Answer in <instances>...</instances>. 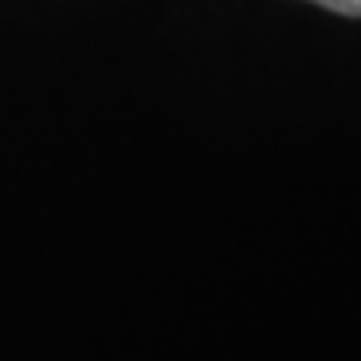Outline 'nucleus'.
I'll return each mask as SVG.
<instances>
[{
    "mask_svg": "<svg viewBox=\"0 0 361 361\" xmlns=\"http://www.w3.org/2000/svg\"><path fill=\"white\" fill-rule=\"evenodd\" d=\"M314 4H322L335 13H345V17H361V0H314Z\"/></svg>",
    "mask_w": 361,
    "mask_h": 361,
    "instance_id": "1",
    "label": "nucleus"
}]
</instances>
